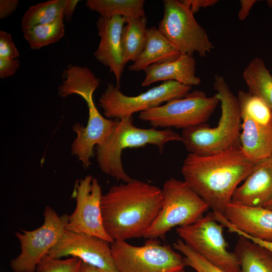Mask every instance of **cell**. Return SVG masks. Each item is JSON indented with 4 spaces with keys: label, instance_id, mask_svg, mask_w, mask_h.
Listing matches in <instances>:
<instances>
[{
    "label": "cell",
    "instance_id": "cell-1",
    "mask_svg": "<svg viewBox=\"0 0 272 272\" xmlns=\"http://www.w3.org/2000/svg\"><path fill=\"white\" fill-rule=\"evenodd\" d=\"M255 164L239 147L210 156L189 154L184 160L181 173L184 181L214 214L224 215L234 191Z\"/></svg>",
    "mask_w": 272,
    "mask_h": 272
},
{
    "label": "cell",
    "instance_id": "cell-2",
    "mask_svg": "<svg viewBox=\"0 0 272 272\" xmlns=\"http://www.w3.org/2000/svg\"><path fill=\"white\" fill-rule=\"evenodd\" d=\"M162 202L161 189L140 180L111 186L101 201L106 232L113 241L144 237Z\"/></svg>",
    "mask_w": 272,
    "mask_h": 272
},
{
    "label": "cell",
    "instance_id": "cell-3",
    "mask_svg": "<svg viewBox=\"0 0 272 272\" xmlns=\"http://www.w3.org/2000/svg\"><path fill=\"white\" fill-rule=\"evenodd\" d=\"M213 88L221 103L219 121L213 127L204 123L182 129L181 142L189 154L210 156L240 147L242 119L237 96L219 75L215 76Z\"/></svg>",
    "mask_w": 272,
    "mask_h": 272
},
{
    "label": "cell",
    "instance_id": "cell-4",
    "mask_svg": "<svg viewBox=\"0 0 272 272\" xmlns=\"http://www.w3.org/2000/svg\"><path fill=\"white\" fill-rule=\"evenodd\" d=\"M171 141L181 142V137L170 128L158 130L137 127L133 124L132 116L115 119L114 126L107 140L96 146L97 162L106 174L118 181L128 182L132 179L125 172L122 164L123 150L150 144L156 146L161 153L165 145Z\"/></svg>",
    "mask_w": 272,
    "mask_h": 272
},
{
    "label": "cell",
    "instance_id": "cell-5",
    "mask_svg": "<svg viewBox=\"0 0 272 272\" xmlns=\"http://www.w3.org/2000/svg\"><path fill=\"white\" fill-rule=\"evenodd\" d=\"M162 192V207L144 238L164 239L173 228L193 223L210 209L184 181L170 178L164 183Z\"/></svg>",
    "mask_w": 272,
    "mask_h": 272
},
{
    "label": "cell",
    "instance_id": "cell-6",
    "mask_svg": "<svg viewBox=\"0 0 272 272\" xmlns=\"http://www.w3.org/2000/svg\"><path fill=\"white\" fill-rule=\"evenodd\" d=\"M110 247L118 272H178L185 267L181 255L156 239L140 246L114 240Z\"/></svg>",
    "mask_w": 272,
    "mask_h": 272
},
{
    "label": "cell",
    "instance_id": "cell-7",
    "mask_svg": "<svg viewBox=\"0 0 272 272\" xmlns=\"http://www.w3.org/2000/svg\"><path fill=\"white\" fill-rule=\"evenodd\" d=\"M219 103L216 94L209 97L202 91L194 90L183 98L140 112L139 118L155 128L184 129L205 123Z\"/></svg>",
    "mask_w": 272,
    "mask_h": 272
},
{
    "label": "cell",
    "instance_id": "cell-8",
    "mask_svg": "<svg viewBox=\"0 0 272 272\" xmlns=\"http://www.w3.org/2000/svg\"><path fill=\"white\" fill-rule=\"evenodd\" d=\"M223 227L212 212L191 224L177 227L176 232L186 245L212 264L226 272H241L236 254L228 249Z\"/></svg>",
    "mask_w": 272,
    "mask_h": 272
},
{
    "label": "cell",
    "instance_id": "cell-9",
    "mask_svg": "<svg viewBox=\"0 0 272 272\" xmlns=\"http://www.w3.org/2000/svg\"><path fill=\"white\" fill-rule=\"evenodd\" d=\"M164 16L158 30L181 54L205 57L214 46L206 30L180 1L164 0Z\"/></svg>",
    "mask_w": 272,
    "mask_h": 272
},
{
    "label": "cell",
    "instance_id": "cell-10",
    "mask_svg": "<svg viewBox=\"0 0 272 272\" xmlns=\"http://www.w3.org/2000/svg\"><path fill=\"white\" fill-rule=\"evenodd\" d=\"M191 89V86L167 81L139 95L128 96L123 94L119 88L108 83L99 99L98 105L106 117L119 119L158 107L164 102L183 98Z\"/></svg>",
    "mask_w": 272,
    "mask_h": 272
},
{
    "label": "cell",
    "instance_id": "cell-11",
    "mask_svg": "<svg viewBox=\"0 0 272 272\" xmlns=\"http://www.w3.org/2000/svg\"><path fill=\"white\" fill-rule=\"evenodd\" d=\"M43 224L32 231L21 230L15 235L20 243L21 252L10 262L14 272H36L41 259L57 243L67 224L69 216H59L50 206L43 212Z\"/></svg>",
    "mask_w": 272,
    "mask_h": 272
},
{
    "label": "cell",
    "instance_id": "cell-12",
    "mask_svg": "<svg viewBox=\"0 0 272 272\" xmlns=\"http://www.w3.org/2000/svg\"><path fill=\"white\" fill-rule=\"evenodd\" d=\"M102 195L100 185L92 175H87L77 181L73 194L76 199V207L69 216L65 230L113 242L103 224L101 210Z\"/></svg>",
    "mask_w": 272,
    "mask_h": 272
},
{
    "label": "cell",
    "instance_id": "cell-13",
    "mask_svg": "<svg viewBox=\"0 0 272 272\" xmlns=\"http://www.w3.org/2000/svg\"><path fill=\"white\" fill-rule=\"evenodd\" d=\"M110 243L95 236L65 230L47 255L57 259L69 256L76 257L105 272H118Z\"/></svg>",
    "mask_w": 272,
    "mask_h": 272
},
{
    "label": "cell",
    "instance_id": "cell-14",
    "mask_svg": "<svg viewBox=\"0 0 272 272\" xmlns=\"http://www.w3.org/2000/svg\"><path fill=\"white\" fill-rule=\"evenodd\" d=\"M89 110V118L86 126L76 123L73 129L77 134L71 150L82 163L84 168L91 164L90 158L93 156L95 146L103 144L110 134L115 123V119L104 117L99 112L93 101V96L86 99Z\"/></svg>",
    "mask_w": 272,
    "mask_h": 272
},
{
    "label": "cell",
    "instance_id": "cell-15",
    "mask_svg": "<svg viewBox=\"0 0 272 272\" xmlns=\"http://www.w3.org/2000/svg\"><path fill=\"white\" fill-rule=\"evenodd\" d=\"M126 18L120 16L111 18L100 16L96 22L98 34L100 37L98 46L94 52L96 59L108 67L115 76L116 87L119 88L124 70L121 34Z\"/></svg>",
    "mask_w": 272,
    "mask_h": 272
},
{
    "label": "cell",
    "instance_id": "cell-16",
    "mask_svg": "<svg viewBox=\"0 0 272 272\" xmlns=\"http://www.w3.org/2000/svg\"><path fill=\"white\" fill-rule=\"evenodd\" d=\"M272 199V156L256 163L253 170L237 187L232 202L251 207H263Z\"/></svg>",
    "mask_w": 272,
    "mask_h": 272
},
{
    "label": "cell",
    "instance_id": "cell-17",
    "mask_svg": "<svg viewBox=\"0 0 272 272\" xmlns=\"http://www.w3.org/2000/svg\"><path fill=\"white\" fill-rule=\"evenodd\" d=\"M223 216L230 224L248 236L272 242V210L231 202Z\"/></svg>",
    "mask_w": 272,
    "mask_h": 272
},
{
    "label": "cell",
    "instance_id": "cell-18",
    "mask_svg": "<svg viewBox=\"0 0 272 272\" xmlns=\"http://www.w3.org/2000/svg\"><path fill=\"white\" fill-rule=\"evenodd\" d=\"M144 71L146 76L142 83L143 87L162 81H174L191 87L200 83V78L195 75V60L187 54H181L171 61L152 64Z\"/></svg>",
    "mask_w": 272,
    "mask_h": 272
},
{
    "label": "cell",
    "instance_id": "cell-19",
    "mask_svg": "<svg viewBox=\"0 0 272 272\" xmlns=\"http://www.w3.org/2000/svg\"><path fill=\"white\" fill-rule=\"evenodd\" d=\"M178 50L157 28L147 29V41L144 49L128 70L139 72L155 63L173 61L180 55Z\"/></svg>",
    "mask_w": 272,
    "mask_h": 272
},
{
    "label": "cell",
    "instance_id": "cell-20",
    "mask_svg": "<svg viewBox=\"0 0 272 272\" xmlns=\"http://www.w3.org/2000/svg\"><path fill=\"white\" fill-rule=\"evenodd\" d=\"M240 147L254 163L272 156V133L247 117L241 118Z\"/></svg>",
    "mask_w": 272,
    "mask_h": 272
},
{
    "label": "cell",
    "instance_id": "cell-21",
    "mask_svg": "<svg viewBox=\"0 0 272 272\" xmlns=\"http://www.w3.org/2000/svg\"><path fill=\"white\" fill-rule=\"evenodd\" d=\"M234 252L241 272H272V251L267 248L239 236Z\"/></svg>",
    "mask_w": 272,
    "mask_h": 272
},
{
    "label": "cell",
    "instance_id": "cell-22",
    "mask_svg": "<svg viewBox=\"0 0 272 272\" xmlns=\"http://www.w3.org/2000/svg\"><path fill=\"white\" fill-rule=\"evenodd\" d=\"M62 82L59 86L58 95L66 97L73 94L79 96L85 91H95L99 86L100 79L86 66L68 63L61 74Z\"/></svg>",
    "mask_w": 272,
    "mask_h": 272
},
{
    "label": "cell",
    "instance_id": "cell-23",
    "mask_svg": "<svg viewBox=\"0 0 272 272\" xmlns=\"http://www.w3.org/2000/svg\"><path fill=\"white\" fill-rule=\"evenodd\" d=\"M146 17L126 18L121 34L123 62L125 65L128 61L134 62L143 52L147 36Z\"/></svg>",
    "mask_w": 272,
    "mask_h": 272
},
{
    "label": "cell",
    "instance_id": "cell-24",
    "mask_svg": "<svg viewBox=\"0 0 272 272\" xmlns=\"http://www.w3.org/2000/svg\"><path fill=\"white\" fill-rule=\"evenodd\" d=\"M242 78L248 92L261 99L272 110V75L263 60L253 58L244 70Z\"/></svg>",
    "mask_w": 272,
    "mask_h": 272
},
{
    "label": "cell",
    "instance_id": "cell-25",
    "mask_svg": "<svg viewBox=\"0 0 272 272\" xmlns=\"http://www.w3.org/2000/svg\"><path fill=\"white\" fill-rule=\"evenodd\" d=\"M144 0H88L86 6L104 18L120 16L126 18L144 17Z\"/></svg>",
    "mask_w": 272,
    "mask_h": 272
},
{
    "label": "cell",
    "instance_id": "cell-26",
    "mask_svg": "<svg viewBox=\"0 0 272 272\" xmlns=\"http://www.w3.org/2000/svg\"><path fill=\"white\" fill-rule=\"evenodd\" d=\"M66 0H49L30 7L21 21L23 33L39 25L52 22L64 17Z\"/></svg>",
    "mask_w": 272,
    "mask_h": 272
},
{
    "label": "cell",
    "instance_id": "cell-27",
    "mask_svg": "<svg viewBox=\"0 0 272 272\" xmlns=\"http://www.w3.org/2000/svg\"><path fill=\"white\" fill-rule=\"evenodd\" d=\"M241 117H247L272 133V110L261 99L240 90L237 96Z\"/></svg>",
    "mask_w": 272,
    "mask_h": 272
},
{
    "label": "cell",
    "instance_id": "cell-28",
    "mask_svg": "<svg viewBox=\"0 0 272 272\" xmlns=\"http://www.w3.org/2000/svg\"><path fill=\"white\" fill-rule=\"evenodd\" d=\"M64 17L45 24L34 26L23 33L32 49H39L60 40L64 35Z\"/></svg>",
    "mask_w": 272,
    "mask_h": 272
},
{
    "label": "cell",
    "instance_id": "cell-29",
    "mask_svg": "<svg viewBox=\"0 0 272 272\" xmlns=\"http://www.w3.org/2000/svg\"><path fill=\"white\" fill-rule=\"evenodd\" d=\"M174 248L184 256V264L193 268L196 272H226L212 264L203 257L186 245L181 239L173 244Z\"/></svg>",
    "mask_w": 272,
    "mask_h": 272
},
{
    "label": "cell",
    "instance_id": "cell-30",
    "mask_svg": "<svg viewBox=\"0 0 272 272\" xmlns=\"http://www.w3.org/2000/svg\"><path fill=\"white\" fill-rule=\"evenodd\" d=\"M82 260L76 257L65 259L45 256L38 264L36 272H78Z\"/></svg>",
    "mask_w": 272,
    "mask_h": 272
},
{
    "label": "cell",
    "instance_id": "cell-31",
    "mask_svg": "<svg viewBox=\"0 0 272 272\" xmlns=\"http://www.w3.org/2000/svg\"><path fill=\"white\" fill-rule=\"evenodd\" d=\"M20 56V53L14 44L10 33L0 31V57L15 59Z\"/></svg>",
    "mask_w": 272,
    "mask_h": 272
},
{
    "label": "cell",
    "instance_id": "cell-32",
    "mask_svg": "<svg viewBox=\"0 0 272 272\" xmlns=\"http://www.w3.org/2000/svg\"><path fill=\"white\" fill-rule=\"evenodd\" d=\"M20 65L19 59L0 57V78L6 79L13 76Z\"/></svg>",
    "mask_w": 272,
    "mask_h": 272
},
{
    "label": "cell",
    "instance_id": "cell-33",
    "mask_svg": "<svg viewBox=\"0 0 272 272\" xmlns=\"http://www.w3.org/2000/svg\"><path fill=\"white\" fill-rule=\"evenodd\" d=\"M222 225L224 227H226L228 231L231 233H234L238 234L239 236H243L253 242H254L272 251V242L263 241L257 238H253L249 236L244 232H241L240 230L234 227L230 224L227 220H224L222 222Z\"/></svg>",
    "mask_w": 272,
    "mask_h": 272
},
{
    "label": "cell",
    "instance_id": "cell-34",
    "mask_svg": "<svg viewBox=\"0 0 272 272\" xmlns=\"http://www.w3.org/2000/svg\"><path fill=\"white\" fill-rule=\"evenodd\" d=\"M181 2L194 14L201 8L213 6L218 0H183Z\"/></svg>",
    "mask_w": 272,
    "mask_h": 272
},
{
    "label": "cell",
    "instance_id": "cell-35",
    "mask_svg": "<svg viewBox=\"0 0 272 272\" xmlns=\"http://www.w3.org/2000/svg\"><path fill=\"white\" fill-rule=\"evenodd\" d=\"M19 5L18 0L0 1V19H5L12 14Z\"/></svg>",
    "mask_w": 272,
    "mask_h": 272
},
{
    "label": "cell",
    "instance_id": "cell-36",
    "mask_svg": "<svg viewBox=\"0 0 272 272\" xmlns=\"http://www.w3.org/2000/svg\"><path fill=\"white\" fill-rule=\"evenodd\" d=\"M257 2V0H240V8L238 14V19L241 21L245 20L249 15L252 7Z\"/></svg>",
    "mask_w": 272,
    "mask_h": 272
},
{
    "label": "cell",
    "instance_id": "cell-37",
    "mask_svg": "<svg viewBox=\"0 0 272 272\" xmlns=\"http://www.w3.org/2000/svg\"><path fill=\"white\" fill-rule=\"evenodd\" d=\"M79 2V1L78 0H66L64 13V19L67 22H70L71 20L77 5Z\"/></svg>",
    "mask_w": 272,
    "mask_h": 272
},
{
    "label": "cell",
    "instance_id": "cell-38",
    "mask_svg": "<svg viewBox=\"0 0 272 272\" xmlns=\"http://www.w3.org/2000/svg\"><path fill=\"white\" fill-rule=\"evenodd\" d=\"M78 272H105L97 267L82 261Z\"/></svg>",
    "mask_w": 272,
    "mask_h": 272
},
{
    "label": "cell",
    "instance_id": "cell-39",
    "mask_svg": "<svg viewBox=\"0 0 272 272\" xmlns=\"http://www.w3.org/2000/svg\"><path fill=\"white\" fill-rule=\"evenodd\" d=\"M263 207L272 210V199L265 204Z\"/></svg>",
    "mask_w": 272,
    "mask_h": 272
},
{
    "label": "cell",
    "instance_id": "cell-40",
    "mask_svg": "<svg viewBox=\"0 0 272 272\" xmlns=\"http://www.w3.org/2000/svg\"><path fill=\"white\" fill-rule=\"evenodd\" d=\"M266 3L268 7L272 9V0H267Z\"/></svg>",
    "mask_w": 272,
    "mask_h": 272
},
{
    "label": "cell",
    "instance_id": "cell-41",
    "mask_svg": "<svg viewBox=\"0 0 272 272\" xmlns=\"http://www.w3.org/2000/svg\"><path fill=\"white\" fill-rule=\"evenodd\" d=\"M178 272H185V271H184V270L183 269H182V270H180V271H179Z\"/></svg>",
    "mask_w": 272,
    "mask_h": 272
}]
</instances>
